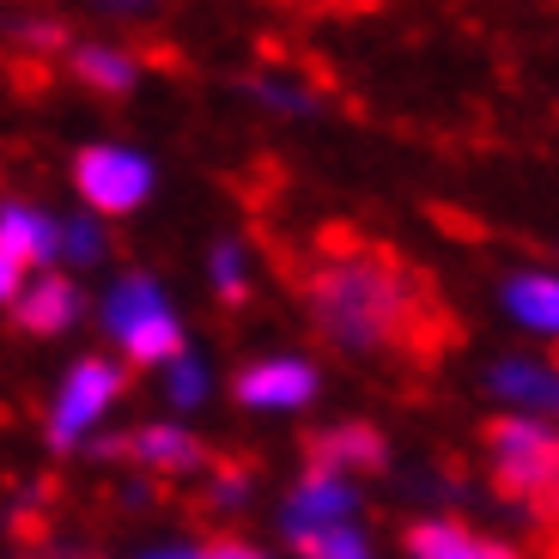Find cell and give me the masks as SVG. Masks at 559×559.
I'll use <instances>...</instances> for the list:
<instances>
[{
    "mask_svg": "<svg viewBox=\"0 0 559 559\" xmlns=\"http://www.w3.org/2000/svg\"><path fill=\"white\" fill-rule=\"evenodd\" d=\"M310 310H317L322 335L341 347H383L402 341L414 322V293L378 255H353V262H329L310 280Z\"/></svg>",
    "mask_w": 559,
    "mask_h": 559,
    "instance_id": "cell-1",
    "label": "cell"
},
{
    "mask_svg": "<svg viewBox=\"0 0 559 559\" xmlns=\"http://www.w3.org/2000/svg\"><path fill=\"white\" fill-rule=\"evenodd\" d=\"M104 322H110V335L128 347L134 365H165L182 353L177 317L165 310V298H158V286L146 274H128L122 286H116L110 305H104Z\"/></svg>",
    "mask_w": 559,
    "mask_h": 559,
    "instance_id": "cell-2",
    "label": "cell"
},
{
    "mask_svg": "<svg viewBox=\"0 0 559 559\" xmlns=\"http://www.w3.org/2000/svg\"><path fill=\"white\" fill-rule=\"evenodd\" d=\"M492 468H499V487L511 499L547 492L554 487V468H559L554 432H547L542 419H499L492 426Z\"/></svg>",
    "mask_w": 559,
    "mask_h": 559,
    "instance_id": "cell-3",
    "label": "cell"
},
{
    "mask_svg": "<svg viewBox=\"0 0 559 559\" xmlns=\"http://www.w3.org/2000/svg\"><path fill=\"white\" fill-rule=\"evenodd\" d=\"M116 390H122V371H116L110 359H80L68 371V383H61V402H56V419H49V438H56L61 450L80 444V438L104 419V407L116 402Z\"/></svg>",
    "mask_w": 559,
    "mask_h": 559,
    "instance_id": "cell-4",
    "label": "cell"
},
{
    "mask_svg": "<svg viewBox=\"0 0 559 559\" xmlns=\"http://www.w3.org/2000/svg\"><path fill=\"white\" fill-rule=\"evenodd\" d=\"M80 195L92 201L98 213H134L140 201L153 195V170H146V158L122 153V146H92V153H80Z\"/></svg>",
    "mask_w": 559,
    "mask_h": 559,
    "instance_id": "cell-5",
    "label": "cell"
},
{
    "mask_svg": "<svg viewBox=\"0 0 559 559\" xmlns=\"http://www.w3.org/2000/svg\"><path fill=\"white\" fill-rule=\"evenodd\" d=\"M347 511H353V487H347V480L310 475L305 487L286 499V535H293V542H310V535L347 530Z\"/></svg>",
    "mask_w": 559,
    "mask_h": 559,
    "instance_id": "cell-6",
    "label": "cell"
},
{
    "mask_svg": "<svg viewBox=\"0 0 559 559\" xmlns=\"http://www.w3.org/2000/svg\"><path fill=\"white\" fill-rule=\"evenodd\" d=\"M317 395V371L305 359H262L255 371H243L238 402L262 407V414H280V407H305Z\"/></svg>",
    "mask_w": 559,
    "mask_h": 559,
    "instance_id": "cell-7",
    "label": "cell"
},
{
    "mask_svg": "<svg viewBox=\"0 0 559 559\" xmlns=\"http://www.w3.org/2000/svg\"><path fill=\"white\" fill-rule=\"evenodd\" d=\"M104 450H110V456L128 450L140 468H158V475H195L201 462H207V450L189 432H177V426H146V432H134L128 444H104Z\"/></svg>",
    "mask_w": 559,
    "mask_h": 559,
    "instance_id": "cell-8",
    "label": "cell"
},
{
    "mask_svg": "<svg viewBox=\"0 0 559 559\" xmlns=\"http://www.w3.org/2000/svg\"><path fill=\"white\" fill-rule=\"evenodd\" d=\"M0 255L13 267H37L49 255H61V231L31 207H0Z\"/></svg>",
    "mask_w": 559,
    "mask_h": 559,
    "instance_id": "cell-9",
    "label": "cell"
},
{
    "mask_svg": "<svg viewBox=\"0 0 559 559\" xmlns=\"http://www.w3.org/2000/svg\"><path fill=\"white\" fill-rule=\"evenodd\" d=\"M347 468H383V438L371 426H335L317 438V475H347Z\"/></svg>",
    "mask_w": 559,
    "mask_h": 559,
    "instance_id": "cell-10",
    "label": "cell"
},
{
    "mask_svg": "<svg viewBox=\"0 0 559 559\" xmlns=\"http://www.w3.org/2000/svg\"><path fill=\"white\" fill-rule=\"evenodd\" d=\"M73 317H80V293L56 274H43V286L19 293V322H25L31 335H61Z\"/></svg>",
    "mask_w": 559,
    "mask_h": 559,
    "instance_id": "cell-11",
    "label": "cell"
},
{
    "mask_svg": "<svg viewBox=\"0 0 559 559\" xmlns=\"http://www.w3.org/2000/svg\"><path fill=\"white\" fill-rule=\"evenodd\" d=\"M407 547H414V559H518L511 547L480 542V535L456 530V523H419V530L407 535Z\"/></svg>",
    "mask_w": 559,
    "mask_h": 559,
    "instance_id": "cell-12",
    "label": "cell"
},
{
    "mask_svg": "<svg viewBox=\"0 0 559 559\" xmlns=\"http://www.w3.org/2000/svg\"><path fill=\"white\" fill-rule=\"evenodd\" d=\"M504 305H511L518 322H530L535 335H554L559 329V286H554V274H518L511 286H504Z\"/></svg>",
    "mask_w": 559,
    "mask_h": 559,
    "instance_id": "cell-13",
    "label": "cell"
},
{
    "mask_svg": "<svg viewBox=\"0 0 559 559\" xmlns=\"http://www.w3.org/2000/svg\"><path fill=\"white\" fill-rule=\"evenodd\" d=\"M492 390H499L504 402H518V407H547V402H554V371H547V365L511 359V365L492 371Z\"/></svg>",
    "mask_w": 559,
    "mask_h": 559,
    "instance_id": "cell-14",
    "label": "cell"
},
{
    "mask_svg": "<svg viewBox=\"0 0 559 559\" xmlns=\"http://www.w3.org/2000/svg\"><path fill=\"white\" fill-rule=\"evenodd\" d=\"M73 68H80L85 85H104V92H128V85H134V61L116 56V49H80Z\"/></svg>",
    "mask_w": 559,
    "mask_h": 559,
    "instance_id": "cell-15",
    "label": "cell"
},
{
    "mask_svg": "<svg viewBox=\"0 0 559 559\" xmlns=\"http://www.w3.org/2000/svg\"><path fill=\"white\" fill-rule=\"evenodd\" d=\"M298 554H305V559H371V554H365V542H359L353 530L310 535V542H298Z\"/></svg>",
    "mask_w": 559,
    "mask_h": 559,
    "instance_id": "cell-16",
    "label": "cell"
},
{
    "mask_svg": "<svg viewBox=\"0 0 559 559\" xmlns=\"http://www.w3.org/2000/svg\"><path fill=\"white\" fill-rule=\"evenodd\" d=\"M61 250H68L73 262H98V255H104V231H98V225H73V231H61Z\"/></svg>",
    "mask_w": 559,
    "mask_h": 559,
    "instance_id": "cell-17",
    "label": "cell"
},
{
    "mask_svg": "<svg viewBox=\"0 0 559 559\" xmlns=\"http://www.w3.org/2000/svg\"><path fill=\"white\" fill-rule=\"evenodd\" d=\"M213 280H219V293L225 298H238L243 293V255L225 243V250H213Z\"/></svg>",
    "mask_w": 559,
    "mask_h": 559,
    "instance_id": "cell-18",
    "label": "cell"
},
{
    "mask_svg": "<svg viewBox=\"0 0 559 559\" xmlns=\"http://www.w3.org/2000/svg\"><path fill=\"white\" fill-rule=\"evenodd\" d=\"M207 395V378H201V365L195 359H177V378H170V402H201Z\"/></svg>",
    "mask_w": 559,
    "mask_h": 559,
    "instance_id": "cell-19",
    "label": "cell"
},
{
    "mask_svg": "<svg viewBox=\"0 0 559 559\" xmlns=\"http://www.w3.org/2000/svg\"><path fill=\"white\" fill-rule=\"evenodd\" d=\"M195 559H267V554H255V547H238V542H213V547H201Z\"/></svg>",
    "mask_w": 559,
    "mask_h": 559,
    "instance_id": "cell-20",
    "label": "cell"
},
{
    "mask_svg": "<svg viewBox=\"0 0 559 559\" xmlns=\"http://www.w3.org/2000/svg\"><path fill=\"white\" fill-rule=\"evenodd\" d=\"M19 286H25V267H13L0 255V298H19Z\"/></svg>",
    "mask_w": 559,
    "mask_h": 559,
    "instance_id": "cell-21",
    "label": "cell"
},
{
    "mask_svg": "<svg viewBox=\"0 0 559 559\" xmlns=\"http://www.w3.org/2000/svg\"><path fill=\"white\" fill-rule=\"evenodd\" d=\"M243 487H250L243 475H219V487H213V499H219V504H231V499H243Z\"/></svg>",
    "mask_w": 559,
    "mask_h": 559,
    "instance_id": "cell-22",
    "label": "cell"
},
{
    "mask_svg": "<svg viewBox=\"0 0 559 559\" xmlns=\"http://www.w3.org/2000/svg\"><path fill=\"white\" fill-rule=\"evenodd\" d=\"M153 559H195V554H153Z\"/></svg>",
    "mask_w": 559,
    "mask_h": 559,
    "instance_id": "cell-23",
    "label": "cell"
}]
</instances>
